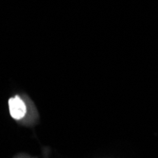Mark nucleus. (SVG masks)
I'll return each mask as SVG.
<instances>
[{
  "mask_svg": "<svg viewBox=\"0 0 158 158\" xmlns=\"http://www.w3.org/2000/svg\"><path fill=\"white\" fill-rule=\"evenodd\" d=\"M9 107L10 116L14 119L22 118L26 114V105L19 97H14L9 99Z\"/></svg>",
  "mask_w": 158,
  "mask_h": 158,
  "instance_id": "nucleus-1",
  "label": "nucleus"
}]
</instances>
